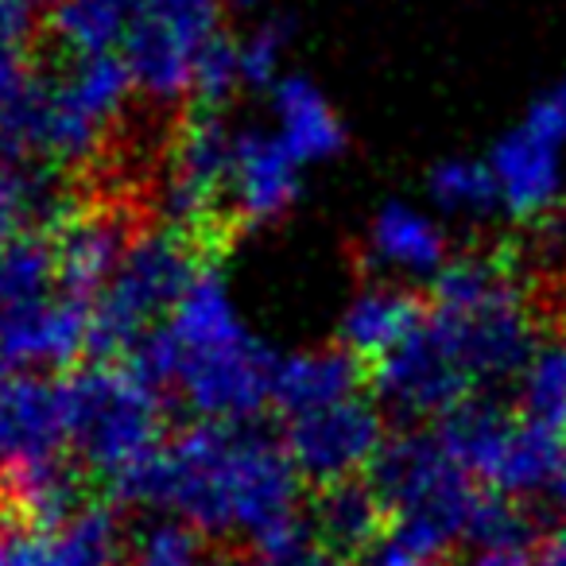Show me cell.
Masks as SVG:
<instances>
[{
  "instance_id": "74e56055",
  "label": "cell",
  "mask_w": 566,
  "mask_h": 566,
  "mask_svg": "<svg viewBox=\"0 0 566 566\" xmlns=\"http://www.w3.org/2000/svg\"><path fill=\"white\" fill-rule=\"evenodd\" d=\"M365 566H427V563H408V558H396V555H388V551H373Z\"/></svg>"
},
{
  "instance_id": "603a6c76",
  "label": "cell",
  "mask_w": 566,
  "mask_h": 566,
  "mask_svg": "<svg viewBox=\"0 0 566 566\" xmlns=\"http://www.w3.org/2000/svg\"><path fill=\"white\" fill-rule=\"evenodd\" d=\"M133 28V0H51L48 35L71 59L120 55Z\"/></svg>"
},
{
  "instance_id": "f35d334b",
  "label": "cell",
  "mask_w": 566,
  "mask_h": 566,
  "mask_svg": "<svg viewBox=\"0 0 566 566\" xmlns=\"http://www.w3.org/2000/svg\"><path fill=\"white\" fill-rule=\"evenodd\" d=\"M12 373H17V369H12V365H9V357H4V349H0V385H4V380H9Z\"/></svg>"
},
{
  "instance_id": "4dcf8cb0",
  "label": "cell",
  "mask_w": 566,
  "mask_h": 566,
  "mask_svg": "<svg viewBox=\"0 0 566 566\" xmlns=\"http://www.w3.org/2000/svg\"><path fill=\"white\" fill-rule=\"evenodd\" d=\"M292 48V24L283 17L256 20L252 32L241 40V66L249 90H272L283 78V59Z\"/></svg>"
},
{
  "instance_id": "8fae6325",
  "label": "cell",
  "mask_w": 566,
  "mask_h": 566,
  "mask_svg": "<svg viewBox=\"0 0 566 566\" xmlns=\"http://www.w3.org/2000/svg\"><path fill=\"white\" fill-rule=\"evenodd\" d=\"M94 315L90 303L55 292L28 307L0 311V349L17 373L71 369L82 354H90Z\"/></svg>"
},
{
  "instance_id": "8d00e7d4",
  "label": "cell",
  "mask_w": 566,
  "mask_h": 566,
  "mask_svg": "<svg viewBox=\"0 0 566 566\" xmlns=\"http://www.w3.org/2000/svg\"><path fill=\"white\" fill-rule=\"evenodd\" d=\"M458 566H532V563L524 555H516V551H473Z\"/></svg>"
},
{
  "instance_id": "60d3db41",
  "label": "cell",
  "mask_w": 566,
  "mask_h": 566,
  "mask_svg": "<svg viewBox=\"0 0 566 566\" xmlns=\"http://www.w3.org/2000/svg\"><path fill=\"white\" fill-rule=\"evenodd\" d=\"M35 4H51V0H35Z\"/></svg>"
},
{
  "instance_id": "7a4b0ae2",
  "label": "cell",
  "mask_w": 566,
  "mask_h": 566,
  "mask_svg": "<svg viewBox=\"0 0 566 566\" xmlns=\"http://www.w3.org/2000/svg\"><path fill=\"white\" fill-rule=\"evenodd\" d=\"M128 361L164 392L171 388L195 423H252L272 403L280 357L244 326L226 275L206 264L167 323L136 342Z\"/></svg>"
},
{
  "instance_id": "7402d4cb",
  "label": "cell",
  "mask_w": 566,
  "mask_h": 566,
  "mask_svg": "<svg viewBox=\"0 0 566 566\" xmlns=\"http://www.w3.org/2000/svg\"><path fill=\"white\" fill-rule=\"evenodd\" d=\"M125 543L117 504H82L63 527L32 535V566H117Z\"/></svg>"
},
{
  "instance_id": "6da1fadb",
  "label": "cell",
  "mask_w": 566,
  "mask_h": 566,
  "mask_svg": "<svg viewBox=\"0 0 566 566\" xmlns=\"http://www.w3.org/2000/svg\"><path fill=\"white\" fill-rule=\"evenodd\" d=\"M105 485L117 509L179 516L210 539H244L268 563L318 547L300 504L303 478L256 423H190Z\"/></svg>"
},
{
  "instance_id": "d6986e66",
  "label": "cell",
  "mask_w": 566,
  "mask_h": 566,
  "mask_svg": "<svg viewBox=\"0 0 566 566\" xmlns=\"http://www.w3.org/2000/svg\"><path fill=\"white\" fill-rule=\"evenodd\" d=\"M272 133L303 167L331 164L346 148L342 113L303 74H283L272 86Z\"/></svg>"
},
{
  "instance_id": "ffe728a7",
  "label": "cell",
  "mask_w": 566,
  "mask_h": 566,
  "mask_svg": "<svg viewBox=\"0 0 566 566\" xmlns=\"http://www.w3.org/2000/svg\"><path fill=\"white\" fill-rule=\"evenodd\" d=\"M361 380L365 365L349 349H300V354L275 361L272 408H280L287 419L303 416V411L331 408V403H342L361 392Z\"/></svg>"
},
{
  "instance_id": "e0dca14e",
  "label": "cell",
  "mask_w": 566,
  "mask_h": 566,
  "mask_svg": "<svg viewBox=\"0 0 566 566\" xmlns=\"http://www.w3.org/2000/svg\"><path fill=\"white\" fill-rule=\"evenodd\" d=\"M496 179V195H501V210L509 218L535 226V221L558 213V190H563V175H558V148L535 136L532 128L520 125L509 133L489 156Z\"/></svg>"
},
{
  "instance_id": "d6a6232c",
  "label": "cell",
  "mask_w": 566,
  "mask_h": 566,
  "mask_svg": "<svg viewBox=\"0 0 566 566\" xmlns=\"http://www.w3.org/2000/svg\"><path fill=\"white\" fill-rule=\"evenodd\" d=\"M524 128H532L535 136H543V140L555 144V148L566 140V82H558L555 90L535 97V105L524 117Z\"/></svg>"
},
{
  "instance_id": "3957f363",
  "label": "cell",
  "mask_w": 566,
  "mask_h": 566,
  "mask_svg": "<svg viewBox=\"0 0 566 566\" xmlns=\"http://www.w3.org/2000/svg\"><path fill=\"white\" fill-rule=\"evenodd\" d=\"M369 481L392 512V527L377 551L427 566L465 539L470 516L485 493V485L447 454L434 431L388 434Z\"/></svg>"
},
{
  "instance_id": "277c9868",
  "label": "cell",
  "mask_w": 566,
  "mask_h": 566,
  "mask_svg": "<svg viewBox=\"0 0 566 566\" xmlns=\"http://www.w3.org/2000/svg\"><path fill=\"white\" fill-rule=\"evenodd\" d=\"M71 450L82 470L113 481L167 442V392L133 361H94L63 380Z\"/></svg>"
},
{
  "instance_id": "52a82bcc",
  "label": "cell",
  "mask_w": 566,
  "mask_h": 566,
  "mask_svg": "<svg viewBox=\"0 0 566 566\" xmlns=\"http://www.w3.org/2000/svg\"><path fill=\"white\" fill-rule=\"evenodd\" d=\"M221 0H133L125 63L140 97L175 105L190 97V78L202 48L221 32Z\"/></svg>"
},
{
  "instance_id": "4316f807",
  "label": "cell",
  "mask_w": 566,
  "mask_h": 566,
  "mask_svg": "<svg viewBox=\"0 0 566 566\" xmlns=\"http://www.w3.org/2000/svg\"><path fill=\"white\" fill-rule=\"evenodd\" d=\"M210 535L179 516H148L125 543V566H213Z\"/></svg>"
},
{
  "instance_id": "ab89813d",
  "label": "cell",
  "mask_w": 566,
  "mask_h": 566,
  "mask_svg": "<svg viewBox=\"0 0 566 566\" xmlns=\"http://www.w3.org/2000/svg\"><path fill=\"white\" fill-rule=\"evenodd\" d=\"M555 496L566 504V462H563V473H558V485H555Z\"/></svg>"
},
{
  "instance_id": "d4e9b609",
  "label": "cell",
  "mask_w": 566,
  "mask_h": 566,
  "mask_svg": "<svg viewBox=\"0 0 566 566\" xmlns=\"http://www.w3.org/2000/svg\"><path fill=\"white\" fill-rule=\"evenodd\" d=\"M63 86L71 90V97L97 120L102 128H117L120 117L128 113L136 90V78L128 71L125 55H94V59H71L63 74Z\"/></svg>"
},
{
  "instance_id": "f1b7e54d",
  "label": "cell",
  "mask_w": 566,
  "mask_h": 566,
  "mask_svg": "<svg viewBox=\"0 0 566 566\" xmlns=\"http://www.w3.org/2000/svg\"><path fill=\"white\" fill-rule=\"evenodd\" d=\"M427 195H431L434 210L450 213V218H485L501 206L493 167L478 164V159H442V164H434L431 179H427Z\"/></svg>"
},
{
  "instance_id": "9a60e30c",
  "label": "cell",
  "mask_w": 566,
  "mask_h": 566,
  "mask_svg": "<svg viewBox=\"0 0 566 566\" xmlns=\"http://www.w3.org/2000/svg\"><path fill=\"white\" fill-rule=\"evenodd\" d=\"M427 323V303L408 283L373 280L346 303L338 323V346L349 349L365 369L385 361Z\"/></svg>"
},
{
  "instance_id": "2e32d148",
  "label": "cell",
  "mask_w": 566,
  "mask_h": 566,
  "mask_svg": "<svg viewBox=\"0 0 566 566\" xmlns=\"http://www.w3.org/2000/svg\"><path fill=\"white\" fill-rule=\"evenodd\" d=\"M82 504V465L66 454L0 470V520L28 535L55 532Z\"/></svg>"
},
{
  "instance_id": "7c38bea8",
  "label": "cell",
  "mask_w": 566,
  "mask_h": 566,
  "mask_svg": "<svg viewBox=\"0 0 566 566\" xmlns=\"http://www.w3.org/2000/svg\"><path fill=\"white\" fill-rule=\"evenodd\" d=\"M136 241L128 213L117 206H74L55 229V268H59V292L74 295L82 303H94L105 292V283L117 275L128 244Z\"/></svg>"
},
{
  "instance_id": "30bf717a",
  "label": "cell",
  "mask_w": 566,
  "mask_h": 566,
  "mask_svg": "<svg viewBox=\"0 0 566 566\" xmlns=\"http://www.w3.org/2000/svg\"><path fill=\"white\" fill-rule=\"evenodd\" d=\"M303 171L307 167L283 148L275 133L241 128L226 190L229 221L241 229H264L283 213H292L303 190Z\"/></svg>"
},
{
  "instance_id": "5bb4252c",
  "label": "cell",
  "mask_w": 566,
  "mask_h": 566,
  "mask_svg": "<svg viewBox=\"0 0 566 566\" xmlns=\"http://www.w3.org/2000/svg\"><path fill=\"white\" fill-rule=\"evenodd\" d=\"M450 260V241L439 218L411 202H385L365 233V268L380 280H434Z\"/></svg>"
},
{
  "instance_id": "ba28073f",
  "label": "cell",
  "mask_w": 566,
  "mask_h": 566,
  "mask_svg": "<svg viewBox=\"0 0 566 566\" xmlns=\"http://www.w3.org/2000/svg\"><path fill=\"white\" fill-rule=\"evenodd\" d=\"M280 442L292 458L295 473L311 485L326 489L357 481L377 465L388 442V423L380 403L357 392L331 408L292 416L283 423Z\"/></svg>"
},
{
  "instance_id": "f546056e",
  "label": "cell",
  "mask_w": 566,
  "mask_h": 566,
  "mask_svg": "<svg viewBox=\"0 0 566 566\" xmlns=\"http://www.w3.org/2000/svg\"><path fill=\"white\" fill-rule=\"evenodd\" d=\"M244 90V66H241V40H229L226 32H218L202 48L195 63V78H190V97L195 109H213L221 113V105L229 97Z\"/></svg>"
},
{
  "instance_id": "ac0fdd59",
  "label": "cell",
  "mask_w": 566,
  "mask_h": 566,
  "mask_svg": "<svg viewBox=\"0 0 566 566\" xmlns=\"http://www.w3.org/2000/svg\"><path fill=\"white\" fill-rule=\"evenodd\" d=\"M307 520L315 543L338 563L342 558H369L385 543L388 527H392L388 504L380 501L373 481L361 478L318 489Z\"/></svg>"
},
{
  "instance_id": "9c48e42d",
  "label": "cell",
  "mask_w": 566,
  "mask_h": 566,
  "mask_svg": "<svg viewBox=\"0 0 566 566\" xmlns=\"http://www.w3.org/2000/svg\"><path fill=\"white\" fill-rule=\"evenodd\" d=\"M369 377L380 408L403 419H434L439 423L442 416H450L458 403H465L478 392L465 380V373L450 361L447 349L434 342L427 323L396 354L373 365Z\"/></svg>"
},
{
  "instance_id": "484cf974",
  "label": "cell",
  "mask_w": 566,
  "mask_h": 566,
  "mask_svg": "<svg viewBox=\"0 0 566 566\" xmlns=\"http://www.w3.org/2000/svg\"><path fill=\"white\" fill-rule=\"evenodd\" d=\"M59 292L51 233H20L0 244V311L28 307Z\"/></svg>"
},
{
  "instance_id": "5b68a950",
  "label": "cell",
  "mask_w": 566,
  "mask_h": 566,
  "mask_svg": "<svg viewBox=\"0 0 566 566\" xmlns=\"http://www.w3.org/2000/svg\"><path fill=\"white\" fill-rule=\"evenodd\" d=\"M210 249L198 237L171 226H156L136 233L120 260L117 275L105 283V292L90 303L94 334L90 354L97 361H120L148 331L167 323L187 287L210 264Z\"/></svg>"
},
{
  "instance_id": "e575fe53",
  "label": "cell",
  "mask_w": 566,
  "mask_h": 566,
  "mask_svg": "<svg viewBox=\"0 0 566 566\" xmlns=\"http://www.w3.org/2000/svg\"><path fill=\"white\" fill-rule=\"evenodd\" d=\"M0 566H32V535L0 520Z\"/></svg>"
},
{
  "instance_id": "8992f818",
  "label": "cell",
  "mask_w": 566,
  "mask_h": 566,
  "mask_svg": "<svg viewBox=\"0 0 566 566\" xmlns=\"http://www.w3.org/2000/svg\"><path fill=\"white\" fill-rule=\"evenodd\" d=\"M233 148L237 133L213 109H190L167 148V175L159 187L164 226L198 237L210 252L221 249V237L233 226L226 210Z\"/></svg>"
},
{
  "instance_id": "cb8c5ba5",
  "label": "cell",
  "mask_w": 566,
  "mask_h": 566,
  "mask_svg": "<svg viewBox=\"0 0 566 566\" xmlns=\"http://www.w3.org/2000/svg\"><path fill=\"white\" fill-rule=\"evenodd\" d=\"M516 416L566 439V326H551L520 373Z\"/></svg>"
},
{
  "instance_id": "83f0119b",
  "label": "cell",
  "mask_w": 566,
  "mask_h": 566,
  "mask_svg": "<svg viewBox=\"0 0 566 566\" xmlns=\"http://www.w3.org/2000/svg\"><path fill=\"white\" fill-rule=\"evenodd\" d=\"M543 535H547V527H539V516L532 512V504L485 489L462 543H470L473 551H516V555H524Z\"/></svg>"
},
{
  "instance_id": "4fadbf2b",
  "label": "cell",
  "mask_w": 566,
  "mask_h": 566,
  "mask_svg": "<svg viewBox=\"0 0 566 566\" xmlns=\"http://www.w3.org/2000/svg\"><path fill=\"white\" fill-rule=\"evenodd\" d=\"M71 450L63 380L12 373L0 385V470L43 462Z\"/></svg>"
},
{
  "instance_id": "d590c367",
  "label": "cell",
  "mask_w": 566,
  "mask_h": 566,
  "mask_svg": "<svg viewBox=\"0 0 566 566\" xmlns=\"http://www.w3.org/2000/svg\"><path fill=\"white\" fill-rule=\"evenodd\" d=\"M532 566H566V520L551 524L547 535L535 543V563Z\"/></svg>"
},
{
  "instance_id": "44dd1931",
  "label": "cell",
  "mask_w": 566,
  "mask_h": 566,
  "mask_svg": "<svg viewBox=\"0 0 566 566\" xmlns=\"http://www.w3.org/2000/svg\"><path fill=\"white\" fill-rule=\"evenodd\" d=\"M74 206L59 167L28 156L0 164V244L20 233H51Z\"/></svg>"
},
{
  "instance_id": "1f68e13d",
  "label": "cell",
  "mask_w": 566,
  "mask_h": 566,
  "mask_svg": "<svg viewBox=\"0 0 566 566\" xmlns=\"http://www.w3.org/2000/svg\"><path fill=\"white\" fill-rule=\"evenodd\" d=\"M32 82L35 71H32V55H28V43L0 40V113L9 109Z\"/></svg>"
},
{
  "instance_id": "836d02e7",
  "label": "cell",
  "mask_w": 566,
  "mask_h": 566,
  "mask_svg": "<svg viewBox=\"0 0 566 566\" xmlns=\"http://www.w3.org/2000/svg\"><path fill=\"white\" fill-rule=\"evenodd\" d=\"M35 0H0V40L28 43V35L35 32Z\"/></svg>"
}]
</instances>
